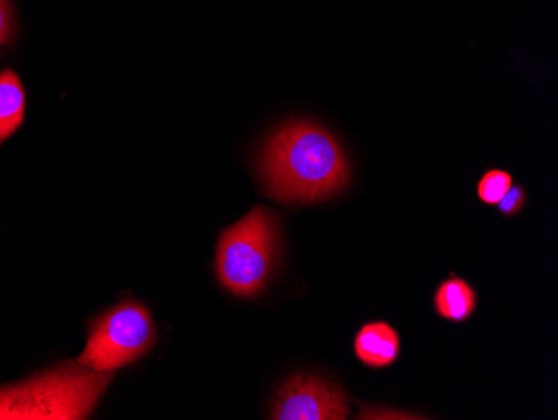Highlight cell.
Here are the masks:
<instances>
[{
  "label": "cell",
  "mask_w": 558,
  "mask_h": 420,
  "mask_svg": "<svg viewBox=\"0 0 558 420\" xmlns=\"http://www.w3.org/2000/svg\"><path fill=\"white\" fill-rule=\"evenodd\" d=\"M258 169L266 193L287 205L323 202L350 181V165L337 137L308 121L279 128L266 141Z\"/></svg>",
  "instance_id": "cell-1"
},
{
  "label": "cell",
  "mask_w": 558,
  "mask_h": 420,
  "mask_svg": "<svg viewBox=\"0 0 558 420\" xmlns=\"http://www.w3.org/2000/svg\"><path fill=\"white\" fill-rule=\"evenodd\" d=\"M112 372L64 363L21 384L0 387V420H81L96 409Z\"/></svg>",
  "instance_id": "cell-2"
},
{
  "label": "cell",
  "mask_w": 558,
  "mask_h": 420,
  "mask_svg": "<svg viewBox=\"0 0 558 420\" xmlns=\"http://www.w3.org/2000/svg\"><path fill=\"white\" fill-rule=\"evenodd\" d=\"M279 225L275 213L265 206L251 209L219 238L216 274L222 288L253 299L268 285L278 263Z\"/></svg>",
  "instance_id": "cell-3"
},
{
  "label": "cell",
  "mask_w": 558,
  "mask_h": 420,
  "mask_svg": "<svg viewBox=\"0 0 558 420\" xmlns=\"http://www.w3.org/2000/svg\"><path fill=\"white\" fill-rule=\"evenodd\" d=\"M155 341L149 309L136 300H125L94 320L77 362L96 372H114L149 353Z\"/></svg>",
  "instance_id": "cell-4"
},
{
  "label": "cell",
  "mask_w": 558,
  "mask_h": 420,
  "mask_svg": "<svg viewBox=\"0 0 558 420\" xmlns=\"http://www.w3.org/2000/svg\"><path fill=\"white\" fill-rule=\"evenodd\" d=\"M348 416L347 394L333 382L312 374L288 379L271 410L275 420H344Z\"/></svg>",
  "instance_id": "cell-5"
},
{
  "label": "cell",
  "mask_w": 558,
  "mask_h": 420,
  "mask_svg": "<svg viewBox=\"0 0 558 420\" xmlns=\"http://www.w3.org/2000/svg\"><path fill=\"white\" fill-rule=\"evenodd\" d=\"M354 353L369 369L393 365L400 357V335L387 322H369L354 338Z\"/></svg>",
  "instance_id": "cell-6"
},
{
  "label": "cell",
  "mask_w": 558,
  "mask_h": 420,
  "mask_svg": "<svg viewBox=\"0 0 558 420\" xmlns=\"http://www.w3.org/2000/svg\"><path fill=\"white\" fill-rule=\"evenodd\" d=\"M27 94L14 69L0 71V144L17 133L25 118Z\"/></svg>",
  "instance_id": "cell-7"
},
{
  "label": "cell",
  "mask_w": 558,
  "mask_h": 420,
  "mask_svg": "<svg viewBox=\"0 0 558 420\" xmlns=\"http://www.w3.org/2000/svg\"><path fill=\"white\" fill-rule=\"evenodd\" d=\"M435 309L441 319L454 324H463L475 312V290L463 278H448L435 293Z\"/></svg>",
  "instance_id": "cell-8"
},
{
  "label": "cell",
  "mask_w": 558,
  "mask_h": 420,
  "mask_svg": "<svg viewBox=\"0 0 558 420\" xmlns=\"http://www.w3.org/2000/svg\"><path fill=\"white\" fill-rule=\"evenodd\" d=\"M512 187V177L510 172L501 171V169H492L485 172L482 180L478 181V197L480 202L485 205H497L504 194Z\"/></svg>",
  "instance_id": "cell-9"
},
{
  "label": "cell",
  "mask_w": 558,
  "mask_h": 420,
  "mask_svg": "<svg viewBox=\"0 0 558 420\" xmlns=\"http://www.w3.org/2000/svg\"><path fill=\"white\" fill-rule=\"evenodd\" d=\"M17 37V14L14 0H0V52L12 47Z\"/></svg>",
  "instance_id": "cell-10"
},
{
  "label": "cell",
  "mask_w": 558,
  "mask_h": 420,
  "mask_svg": "<svg viewBox=\"0 0 558 420\" xmlns=\"http://www.w3.org/2000/svg\"><path fill=\"white\" fill-rule=\"evenodd\" d=\"M525 190L522 187H510V190L504 194V197H501L497 205L504 215L515 216L525 208Z\"/></svg>",
  "instance_id": "cell-11"
}]
</instances>
